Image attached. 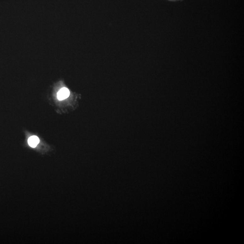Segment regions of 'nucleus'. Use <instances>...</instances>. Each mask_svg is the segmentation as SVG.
Returning a JSON list of instances; mask_svg holds the SVG:
<instances>
[{"label": "nucleus", "mask_w": 244, "mask_h": 244, "mask_svg": "<svg viewBox=\"0 0 244 244\" xmlns=\"http://www.w3.org/2000/svg\"><path fill=\"white\" fill-rule=\"evenodd\" d=\"M70 91L66 87L62 88L57 94V97L60 100H63L66 99L70 95Z\"/></svg>", "instance_id": "nucleus-1"}, {"label": "nucleus", "mask_w": 244, "mask_h": 244, "mask_svg": "<svg viewBox=\"0 0 244 244\" xmlns=\"http://www.w3.org/2000/svg\"><path fill=\"white\" fill-rule=\"evenodd\" d=\"M28 143L31 147L35 148L39 143V138L37 136H32L28 139Z\"/></svg>", "instance_id": "nucleus-2"}]
</instances>
